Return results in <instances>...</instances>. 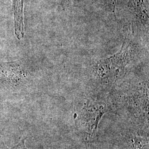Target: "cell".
<instances>
[{"mask_svg": "<svg viewBox=\"0 0 149 149\" xmlns=\"http://www.w3.org/2000/svg\"><path fill=\"white\" fill-rule=\"evenodd\" d=\"M74 0H62V5L63 6H69L71 5Z\"/></svg>", "mask_w": 149, "mask_h": 149, "instance_id": "cell-8", "label": "cell"}, {"mask_svg": "<svg viewBox=\"0 0 149 149\" xmlns=\"http://www.w3.org/2000/svg\"><path fill=\"white\" fill-rule=\"evenodd\" d=\"M26 138H22L20 141L12 148H8L4 144L2 145L0 147V149H29L26 147L25 141Z\"/></svg>", "mask_w": 149, "mask_h": 149, "instance_id": "cell-7", "label": "cell"}, {"mask_svg": "<svg viewBox=\"0 0 149 149\" xmlns=\"http://www.w3.org/2000/svg\"><path fill=\"white\" fill-rule=\"evenodd\" d=\"M116 109L109 102L101 97H92L85 102L75 117L76 130L86 143L98 140V128L103 116Z\"/></svg>", "mask_w": 149, "mask_h": 149, "instance_id": "cell-1", "label": "cell"}, {"mask_svg": "<svg viewBox=\"0 0 149 149\" xmlns=\"http://www.w3.org/2000/svg\"><path fill=\"white\" fill-rule=\"evenodd\" d=\"M130 43L125 39L120 50L112 56L100 60L97 64V74L106 82L116 81L123 73L130 60Z\"/></svg>", "mask_w": 149, "mask_h": 149, "instance_id": "cell-2", "label": "cell"}, {"mask_svg": "<svg viewBox=\"0 0 149 149\" xmlns=\"http://www.w3.org/2000/svg\"><path fill=\"white\" fill-rule=\"evenodd\" d=\"M135 13L142 23L148 24L149 0H131Z\"/></svg>", "mask_w": 149, "mask_h": 149, "instance_id": "cell-5", "label": "cell"}, {"mask_svg": "<svg viewBox=\"0 0 149 149\" xmlns=\"http://www.w3.org/2000/svg\"><path fill=\"white\" fill-rule=\"evenodd\" d=\"M124 149H149V127H139L123 136Z\"/></svg>", "mask_w": 149, "mask_h": 149, "instance_id": "cell-3", "label": "cell"}, {"mask_svg": "<svg viewBox=\"0 0 149 149\" xmlns=\"http://www.w3.org/2000/svg\"><path fill=\"white\" fill-rule=\"evenodd\" d=\"M101 2L103 8L108 12L112 13L116 17L115 10L117 0H101Z\"/></svg>", "mask_w": 149, "mask_h": 149, "instance_id": "cell-6", "label": "cell"}, {"mask_svg": "<svg viewBox=\"0 0 149 149\" xmlns=\"http://www.w3.org/2000/svg\"><path fill=\"white\" fill-rule=\"evenodd\" d=\"M15 16V34L18 39L24 36V24L23 22V8L24 0H13Z\"/></svg>", "mask_w": 149, "mask_h": 149, "instance_id": "cell-4", "label": "cell"}]
</instances>
